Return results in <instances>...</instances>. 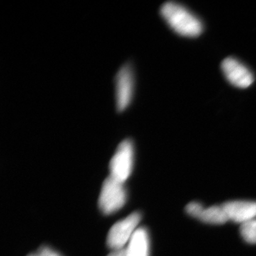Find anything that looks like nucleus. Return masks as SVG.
<instances>
[{"label": "nucleus", "mask_w": 256, "mask_h": 256, "mask_svg": "<svg viewBox=\"0 0 256 256\" xmlns=\"http://www.w3.org/2000/svg\"><path fill=\"white\" fill-rule=\"evenodd\" d=\"M186 212L194 218L206 224L218 225L226 223L228 220L222 205L205 208L202 204L193 202L186 205Z\"/></svg>", "instance_id": "obj_7"}, {"label": "nucleus", "mask_w": 256, "mask_h": 256, "mask_svg": "<svg viewBox=\"0 0 256 256\" xmlns=\"http://www.w3.org/2000/svg\"><path fill=\"white\" fill-rule=\"evenodd\" d=\"M134 73L132 64H124L119 69L114 78L116 110L124 112L129 108L134 96Z\"/></svg>", "instance_id": "obj_3"}, {"label": "nucleus", "mask_w": 256, "mask_h": 256, "mask_svg": "<svg viewBox=\"0 0 256 256\" xmlns=\"http://www.w3.org/2000/svg\"><path fill=\"white\" fill-rule=\"evenodd\" d=\"M160 14L168 26L180 36L194 38L203 32L201 20L188 8L178 3H164L160 8Z\"/></svg>", "instance_id": "obj_1"}, {"label": "nucleus", "mask_w": 256, "mask_h": 256, "mask_svg": "<svg viewBox=\"0 0 256 256\" xmlns=\"http://www.w3.org/2000/svg\"><path fill=\"white\" fill-rule=\"evenodd\" d=\"M134 160V143L132 140H124L120 143L110 160V176L124 183L132 173Z\"/></svg>", "instance_id": "obj_4"}, {"label": "nucleus", "mask_w": 256, "mask_h": 256, "mask_svg": "<svg viewBox=\"0 0 256 256\" xmlns=\"http://www.w3.org/2000/svg\"><path fill=\"white\" fill-rule=\"evenodd\" d=\"M124 184L111 176L104 181L98 200L99 208L102 213L112 214L124 206L127 192Z\"/></svg>", "instance_id": "obj_2"}, {"label": "nucleus", "mask_w": 256, "mask_h": 256, "mask_svg": "<svg viewBox=\"0 0 256 256\" xmlns=\"http://www.w3.org/2000/svg\"><path fill=\"white\" fill-rule=\"evenodd\" d=\"M150 236L148 230L139 228L130 240L126 248L128 256H150Z\"/></svg>", "instance_id": "obj_9"}, {"label": "nucleus", "mask_w": 256, "mask_h": 256, "mask_svg": "<svg viewBox=\"0 0 256 256\" xmlns=\"http://www.w3.org/2000/svg\"><path fill=\"white\" fill-rule=\"evenodd\" d=\"M240 233L245 242L256 244V218L240 224Z\"/></svg>", "instance_id": "obj_10"}, {"label": "nucleus", "mask_w": 256, "mask_h": 256, "mask_svg": "<svg viewBox=\"0 0 256 256\" xmlns=\"http://www.w3.org/2000/svg\"><path fill=\"white\" fill-rule=\"evenodd\" d=\"M108 256H128L126 248L118 249L114 250V252H110Z\"/></svg>", "instance_id": "obj_12"}, {"label": "nucleus", "mask_w": 256, "mask_h": 256, "mask_svg": "<svg viewBox=\"0 0 256 256\" xmlns=\"http://www.w3.org/2000/svg\"><path fill=\"white\" fill-rule=\"evenodd\" d=\"M38 256H62L55 250H52L48 247H42L38 252Z\"/></svg>", "instance_id": "obj_11"}, {"label": "nucleus", "mask_w": 256, "mask_h": 256, "mask_svg": "<svg viewBox=\"0 0 256 256\" xmlns=\"http://www.w3.org/2000/svg\"><path fill=\"white\" fill-rule=\"evenodd\" d=\"M28 256H38V254H31V255Z\"/></svg>", "instance_id": "obj_13"}, {"label": "nucleus", "mask_w": 256, "mask_h": 256, "mask_svg": "<svg viewBox=\"0 0 256 256\" xmlns=\"http://www.w3.org/2000/svg\"><path fill=\"white\" fill-rule=\"evenodd\" d=\"M222 70L226 78L234 86L246 88L254 82V74L250 69L236 58H225L222 64Z\"/></svg>", "instance_id": "obj_6"}, {"label": "nucleus", "mask_w": 256, "mask_h": 256, "mask_svg": "<svg viewBox=\"0 0 256 256\" xmlns=\"http://www.w3.org/2000/svg\"><path fill=\"white\" fill-rule=\"evenodd\" d=\"M142 218L139 212H134L124 220L117 222L109 232L107 244L112 250L124 248V245L130 240L137 230L138 224Z\"/></svg>", "instance_id": "obj_5"}, {"label": "nucleus", "mask_w": 256, "mask_h": 256, "mask_svg": "<svg viewBox=\"0 0 256 256\" xmlns=\"http://www.w3.org/2000/svg\"><path fill=\"white\" fill-rule=\"evenodd\" d=\"M228 220L244 224L256 218V202L232 201L222 205Z\"/></svg>", "instance_id": "obj_8"}]
</instances>
